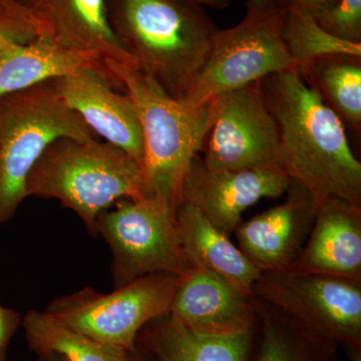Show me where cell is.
<instances>
[{
	"label": "cell",
	"mask_w": 361,
	"mask_h": 361,
	"mask_svg": "<svg viewBox=\"0 0 361 361\" xmlns=\"http://www.w3.org/2000/svg\"><path fill=\"white\" fill-rule=\"evenodd\" d=\"M266 106L279 132L282 168L312 195L361 205V164L349 147L341 118L297 68L260 80Z\"/></svg>",
	"instance_id": "cell-1"
},
{
	"label": "cell",
	"mask_w": 361,
	"mask_h": 361,
	"mask_svg": "<svg viewBox=\"0 0 361 361\" xmlns=\"http://www.w3.org/2000/svg\"><path fill=\"white\" fill-rule=\"evenodd\" d=\"M114 35L137 68L178 99L203 70L215 23L189 0H104Z\"/></svg>",
	"instance_id": "cell-2"
},
{
	"label": "cell",
	"mask_w": 361,
	"mask_h": 361,
	"mask_svg": "<svg viewBox=\"0 0 361 361\" xmlns=\"http://www.w3.org/2000/svg\"><path fill=\"white\" fill-rule=\"evenodd\" d=\"M104 68L115 87L132 97L141 121L142 198L177 210L183 178L192 160L203 151L212 126L214 101L195 108L185 106L134 66L106 59Z\"/></svg>",
	"instance_id": "cell-3"
},
{
	"label": "cell",
	"mask_w": 361,
	"mask_h": 361,
	"mask_svg": "<svg viewBox=\"0 0 361 361\" xmlns=\"http://www.w3.org/2000/svg\"><path fill=\"white\" fill-rule=\"evenodd\" d=\"M25 190L27 197L56 199L96 235L99 213L121 199L142 198V168L110 142L61 137L35 164Z\"/></svg>",
	"instance_id": "cell-4"
},
{
	"label": "cell",
	"mask_w": 361,
	"mask_h": 361,
	"mask_svg": "<svg viewBox=\"0 0 361 361\" xmlns=\"http://www.w3.org/2000/svg\"><path fill=\"white\" fill-rule=\"evenodd\" d=\"M61 137L96 134L59 96L52 80L0 97V224L13 219L26 195L27 176Z\"/></svg>",
	"instance_id": "cell-5"
},
{
	"label": "cell",
	"mask_w": 361,
	"mask_h": 361,
	"mask_svg": "<svg viewBox=\"0 0 361 361\" xmlns=\"http://www.w3.org/2000/svg\"><path fill=\"white\" fill-rule=\"evenodd\" d=\"M180 281L178 275L154 273L111 293L85 287L54 299L45 312L68 329L130 353L147 323L170 313Z\"/></svg>",
	"instance_id": "cell-6"
},
{
	"label": "cell",
	"mask_w": 361,
	"mask_h": 361,
	"mask_svg": "<svg viewBox=\"0 0 361 361\" xmlns=\"http://www.w3.org/2000/svg\"><path fill=\"white\" fill-rule=\"evenodd\" d=\"M96 234L113 254L115 289L154 273L182 277L192 269L180 244L176 210L161 202L121 199L97 216Z\"/></svg>",
	"instance_id": "cell-7"
},
{
	"label": "cell",
	"mask_w": 361,
	"mask_h": 361,
	"mask_svg": "<svg viewBox=\"0 0 361 361\" xmlns=\"http://www.w3.org/2000/svg\"><path fill=\"white\" fill-rule=\"evenodd\" d=\"M286 8L248 13L238 25L218 30L203 70L178 101L199 106L232 90L296 68L282 39Z\"/></svg>",
	"instance_id": "cell-8"
},
{
	"label": "cell",
	"mask_w": 361,
	"mask_h": 361,
	"mask_svg": "<svg viewBox=\"0 0 361 361\" xmlns=\"http://www.w3.org/2000/svg\"><path fill=\"white\" fill-rule=\"evenodd\" d=\"M253 295L323 341L360 346L361 280L288 271L261 272Z\"/></svg>",
	"instance_id": "cell-9"
},
{
	"label": "cell",
	"mask_w": 361,
	"mask_h": 361,
	"mask_svg": "<svg viewBox=\"0 0 361 361\" xmlns=\"http://www.w3.org/2000/svg\"><path fill=\"white\" fill-rule=\"evenodd\" d=\"M214 104L213 123L203 149L206 166L214 170H283L279 132L260 82L227 92Z\"/></svg>",
	"instance_id": "cell-10"
},
{
	"label": "cell",
	"mask_w": 361,
	"mask_h": 361,
	"mask_svg": "<svg viewBox=\"0 0 361 361\" xmlns=\"http://www.w3.org/2000/svg\"><path fill=\"white\" fill-rule=\"evenodd\" d=\"M0 16L59 49L137 68L109 25L104 0H0Z\"/></svg>",
	"instance_id": "cell-11"
},
{
	"label": "cell",
	"mask_w": 361,
	"mask_h": 361,
	"mask_svg": "<svg viewBox=\"0 0 361 361\" xmlns=\"http://www.w3.org/2000/svg\"><path fill=\"white\" fill-rule=\"evenodd\" d=\"M289 183L290 177L282 169L214 170L197 155L183 178L180 203L198 209L214 227L229 236L249 207L263 198L283 196Z\"/></svg>",
	"instance_id": "cell-12"
},
{
	"label": "cell",
	"mask_w": 361,
	"mask_h": 361,
	"mask_svg": "<svg viewBox=\"0 0 361 361\" xmlns=\"http://www.w3.org/2000/svg\"><path fill=\"white\" fill-rule=\"evenodd\" d=\"M286 200L240 224V250L261 272L286 271L300 256L317 214L310 192L290 179Z\"/></svg>",
	"instance_id": "cell-13"
},
{
	"label": "cell",
	"mask_w": 361,
	"mask_h": 361,
	"mask_svg": "<svg viewBox=\"0 0 361 361\" xmlns=\"http://www.w3.org/2000/svg\"><path fill=\"white\" fill-rule=\"evenodd\" d=\"M66 104L77 111L94 134L144 163L141 121L129 94H118L108 75L84 66L52 80Z\"/></svg>",
	"instance_id": "cell-14"
},
{
	"label": "cell",
	"mask_w": 361,
	"mask_h": 361,
	"mask_svg": "<svg viewBox=\"0 0 361 361\" xmlns=\"http://www.w3.org/2000/svg\"><path fill=\"white\" fill-rule=\"evenodd\" d=\"M257 313L255 296L211 271L192 268L180 277L170 314L204 334L249 331Z\"/></svg>",
	"instance_id": "cell-15"
},
{
	"label": "cell",
	"mask_w": 361,
	"mask_h": 361,
	"mask_svg": "<svg viewBox=\"0 0 361 361\" xmlns=\"http://www.w3.org/2000/svg\"><path fill=\"white\" fill-rule=\"evenodd\" d=\"M286 271L361 280V205L323 202L300 256Z\"/></svg>",
	"instance_id": "cell-16"
},
{
	"label": "cell",
	"mask_w": 361,
	"mask_h": 361,
	"mask_svg": "<svg viewBox=\"0 0 361 361\" xmlns=\"http://www.w3.org/2000/svg\"><path fill=\"white\" fill-rule=\"evenodd\" d=\"M252 330L212 334L185 326L170 313L147 323L135 345L152 361H247Z\"/></svg>",
	"instance_id": "cell-17"
},
{
	"label": "cell",
	"mask_w": 361,
	"mask_h": 361,
	"mask_svg": "<svg viewBox=\"0 0 361 361\" xmlns=\"http://www.w3.org/2000/svg\"><path fill=\"white\" fill-rule=\"evenodd\" d=\"M176 221L183 250L192 268L211 271L253 295L261 271L228 235L214 227L198 209L184 202L177 207Z\"/></svg>",
	"instance_id": "cell-18"
},
{
	"label": "cell",
	"mask_w": 361,
	"mask_h": 361,
	"mask_svg": "<svg viewBox=\"0 0 361 361\" xmlns=\"http://www.w3.org/2000/svg\"><path fill=\"white\" fill-rule=\"evenodd\" d=\"M84 66H92L109 75L99 59L59 49L44 40L9 44L0 56V97L63 77Z\"/></svg>",
	"instance_id": "cell-19"
},
{
	"label": "cell",
	"mask_w": 361,
	"mask_h": 361,
	"mask_svg": "<svg viewBox=\"0 0 361 361\" xmlns=\"http://www.w3.org/2000/svg\"><path fill=\"white\" fill-rule=\"evenodd\" d=\"M304 82L355 132L361 128V56L330 54L298 68Z\"/></svg>",
	"instance_id": "cell-20"
},
{
	"label": "cell",
	"mask_w": 361,
	"mask_h": 361,
	"mask_svg": "<svg viewBox=\"0 0 361 361\" xmlns=\"http://www.w3.org/2000/svg\"><path fill=\"white\" fill-rule=\"evenodd\" d=\"M28 349L56 353L68 361H129V351L113 348L61 324L45 311L30 310L21 322Z\"/></svg>",
	"instance_id": "cell-21"
},
{
	"label": "cell",
	"mask_w": 361,
	"mask_h": 361,
	"mask_svg": "<svg viewBox=\"0 0 361 361\" xmlns=\"http://www.w3.org/2000/svg\"><path fill=\"white\" fill-rule=\"evenodd\" d=\"M255 299L264 322L257 361H338L336 343L312 336L290 316Z\"/></svg>",
	"instance_id": "cell-22"
},
{
	"label": "cell",
	"mask_w": 361,
	"mask_h": 361,
	"mask_svg": "<svg viewBox=\"0 0 361 361\" xmlns=\"http://www.w3.org/2000/svg\"><path fill=\"white\" fill-rule=\"evenodd\" d=\"M281 33L297 68L330 54L361 56V44L337 39L325 32L312 16L295 7H288L285 11Z\"/></svg>",
	"instance_id": "cell-23"
},
{
	"label": "cell",
	"mask_w": 361,
	"mask_h": 361,
	"mask_svg": "<svg viewBox=\"0 0 361 361\" xmlns=\"http://www.w3.org/2000/svg\"><path fill=\"white\" fill-rule=\"evenodd\" d=\"M314 18L337 39L361 44V0H336Z\"/></svg>",
	"instance_id": "cell-24"
},
{
	"label": "cell",
	"mask_w": 361,
	"mask_h": 361,
	"mask_svg": "<svg viewBox=\"0 0 361 361\" xmlns=\"http://www.w3.org/2000/svg\"><path fill=\"white\" fill-rule=\"evenodd\" d=\"M21 322L20 313L0 304V361H7L9 344L20 329Z\"/></svg>",
	"instance_id": "cell-25"
},
{
	"label": "cell",
	"mask_w": 361,
	"mask_h": 361,
	"mask_svg": "<svg viewBox=\"0 0 361 361\" xmlns=\"http://www.w3.org/2000/svg\"><path fill=\"white\" fill-rule=\"evenodd\" d=\"M336 1V0H279L280 4L284 8L295 7L304 13L310 14L313 18L326 11Z\"/></svg>",
	"instance_id": "cell-26"
},
{
	"label": "cell",
	"mask_w": 361,
	"mask_h": 361,
	"mask_svg": "<svg viewBox=\"0 0 361 361\" xmlns=\"http://www.w3.org/2000/svg\"><path fill=\"white\" fill-rule=\"evenodd\" d=\"M247 13H258L284 8L279 0H246Z\"/></svg>",
	"instance_id": "cell-27"
},
{
	"label": "cell",
	"mask_w": 361,
	"mask_h": 361,
	"mask_svg": "<svg viewBox=\"0 0 361 361\" xmlns=\"http://www.w3.org/2000/svg\"><path fill=\"white\" fill-rule=\"evenodd\" d=\"M199 6H210L217 9H225L229 6L230 0H189Z\"/></svg>",
	"instance_id": "cell-28"
},
{
	"label": "cell",
	"mask_w": 361,
	"mask_h": 361,
	"mask_svg": "<svg viewBox=\"0 0 361 361\" xmlns=\"http://www.w3.org/2000/svg\"><path fill=\"white\" fill-rule=\"evenodd\" d=\"M129 361H152V360L142 349L135 345V348L130 353Z\"/></svg>",
	"instance_id": "cell-29"
},
{
	"label": "cell",
	"mask_w": 361,
	"mask_h": 361,
	"mask_svg": "<svg viewBox=\"0 0 361 361\" xmlns=\"http://www.w3.org/2000/svg\"><path fill=\"white\" fill-rule=\"evenodd\" d=\"M11 44H18V42H14L7 33L0 28V56L6 51V47Z\"/></svg>",
	"instance_id": "cell-30"
},
{
	"label": "cell",
	"mask_w": 361,
	"mask_h": 361,
	"mask_svg": "<svg viewBox=\"0 0 361 361\" xmlns=\"http://www.w3.org/2000/svg\"><path fill=\"white\" fill-rule=\"evenodd\" d=\"M37 361H68L63 355L56 353H45L37 355Z\"/></svg>",
	"instance_id": "cell-31"
},
{
	"label": "cell",
	"mask_w": 361,
	"mask_h": 361,
	"mask_svg": "<svg viewBox=\"0 0 361 361\" xmlns=\"http://www.w3.org/2000/svg\"><path fill=\"white\" fill-rule=\"evenodd\" d=\"M353 361H361L360 357V353L358 351L357 353V348H355V351H353Z\"/></svg>",
	"instance_id": "cell-32"
}]
</instances>
